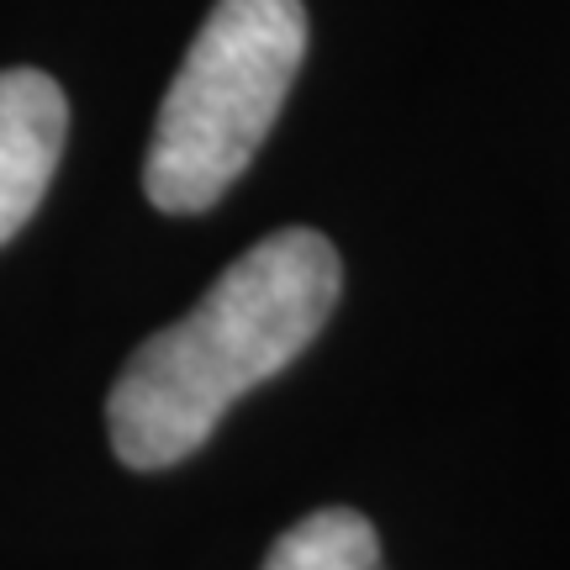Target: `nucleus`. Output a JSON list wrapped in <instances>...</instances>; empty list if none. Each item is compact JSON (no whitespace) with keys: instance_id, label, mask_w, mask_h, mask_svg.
<instances>
[{"instance_id":"nucleus-4","label":"nucleus","mask_w":570,"mask_h":570,"mask_svg":"<svg viewBox=\"0 0 570 570\" xmlns=\"http://www.w3.org/2000/svg\"><path fill=\"white\" fill-rule=\"evenodd\" d=\"M265 570H386V554L365 512L323 508L306 512L302 523H291L275 539Z\"/></svg>"},{"instance_id":"nucleus-3","label":"nucleus","mask_w":570,"mask_h":570,"mask_svg":"<svg viewBox=\"0 0 570 570\" xmlns=\"http://www.w3.org/2000/svg\"><path fill=\"white\" fill-rule=\"evenodd\" d=\"M69 138V101L42 69H0V244L42 206Z\"/></svg>"},{"instance_id":"nucleus-1","label":"nucleus","mask_w":570,"mask_h":570,"mask_svg":"<svg viewBox=\"0 0 570 570\" xmlns=\"http://www.w3.org/2000/svg\"><path fill=\"white\" fill-rule=\"evenodd\" d=\"M344 291L338 248L317 227H281L217 275L180 323L142 338L106 396L117 460L169 470L212 439L227 407L281 375L327 327Z\"/></svg>"},{"instance_id":"nucleus-2","label":"nucleus","mask_w":570,"mask_h":570,"mask_svg":"<svg viewBox=\"0 0 570 570\" xmlns=\"http://www.w3.org/2000/svg\"><path fill=\"white\" fill-rule=\"evenodd\" d=\"M306 59L302 0H217L154 122L142 190L169 217L227 196L281 117Z\"/></svg>"}]
</instances>
